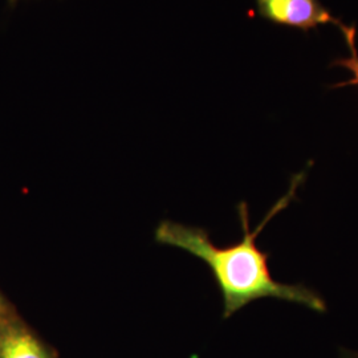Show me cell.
Wrapping results in <instances>:
<instances>
[{
	"label": "cell",
	"instance_id": "obj_7",
	"mask_svg": "<svg viewBox=\"0 0 358 358\" xmlns=\"http://www.w3.org/2000/svg\"><path fill=\"white\" fill-rule=\"evenodd\" d=\"M10 1V4H15L16 1H19V0H8Z\"/></svg>",
	"mask_w": 358,
	"mask_h": 358
},
{
	"label": "cell",
	"instance_id": "obj_5",
	"mask_svg": "<svg viewBox=\"0 0 358 358\" xmlns=\"http://www.w3.org/2000/svg\"><path fill=\"white\" fill-rule=\"evenodd\" d=\"M13 315H16V310L15 308L10 304V301L4 297V294L0 292V327L8 320L11 319Z\"/></svg>",
	"mask_w": 358,
	"mask_h": 358
},
{
	"label": "cell",
	"instance_id": "obj_2",
	"mask_svg": "<svg viewBox=\"0 0 358 358\" xmlns=\"http://www.w3.org/2000/svg\"><path fill=\"white\" fill-rule=\"evenodd\" d=\"M256 15L275 26L288 27L304 34L320 26L344 23L333 16L320 0H255Z\"/></svg>",
	"mask_w": 358,
	"mask_h": 358
},
{
	"label": "cell",
	"instance_id": "obj_6",
	"mask_svg": "<svg viewBox=\"0 0 358 358\" xmlns=\"http://www.w3.org/2000/svg\"><path fill=\"white\" fill-rule=\"evenodd\" d=\"M340 356H341V358H358V352L348 350V349H341Z\"/></svg>",
	"mask_w": 358,
	"mask_h": 358
},
{
	"label": "cell",
	"instance_id": "obj_3",
	"mask_svg": "<svg viewBox=\"0 0 358 358\" xmlns=\"http://www.w3.org/2000/svg\"><path fill=\"white\" fill-rule=\"evenodd\" d=\"M0 358H57L17 313L0 327Z\"/></svg>",
	"mask_w": 358,
	"mask_h": 358
},
{
	"label": "cell",
	"instance_id": "obj_4",
	"mask_svg": "<svg viewBox=\"0 0 358 358\" xmlns=\"http://www.w3.org/2000/svg\"><path fill=\"white\" fill-rule=\"evenodd\" d=\"M344 40H345L346 47L350 52L349 56L345 57H337L331 63V68L333 66H340L344 68L346 71H349L352 73V78L346 80L343 83L331 85V90H337V88H345V87H357L358 88V51L356 47V38H357V28L356 26H344L340 28Z\"/></svg>",
	"mask_w": 358,
	"mask_h": 358
},
{
	"label": "cell",
	"instance_id": "obj_1",
	"mask_svg": "<svg viewBox=\"0 0 358 358\" xmlns=\"http://www.w3.org/2000/svg\"><path fill=\"white\" fill-rule=\"evenodd\" d=\"M307 171L303 170L294 174L288 192L272 206L254 230L250 229L248 205L245 202L238 205V217L243 229V239L238 243L217 247L211 242L210 234L205 229L171 220H162L155 229L157 243L180 248L208 266L222 294L224 320L262 299L299 304L317 313L328 312V304L319 291L303 282L288 284L275 280L268 266L271 252L262 251L256 244L257 235L264 230L269 220L296 199L299 187L307 178Z\"/></svg>",
	"mask_w": 358,
	"mask_h": 358
}]
</instances>
